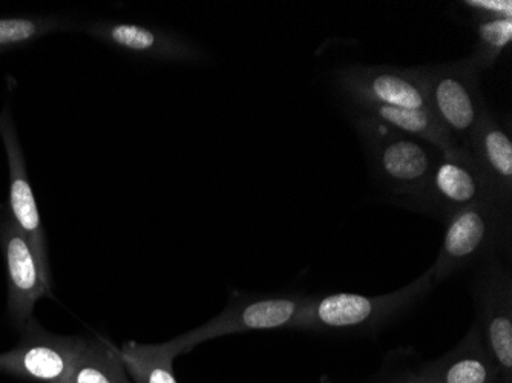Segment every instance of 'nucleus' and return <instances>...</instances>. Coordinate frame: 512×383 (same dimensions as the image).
I'll return each mask as SVG.
<instances>
[{
	"instance_id": "nucleus-3",
	"label": "nucleus",
	"mask_w": 512,
	"mask_h": 383,
	"mask_svg": "<svg viewBox=\"0 0 512 383\" xmlns=\"http://www.w3.org/2000/svg\"><path fill=\"white\" fill-rule=\"evenodd\" d=\"M428 109L456 143L467 146L486 108L480 74L470 60L417 66Z\"/></svg>"
},
{
	"instance_id": "nucleus-18",
	"label": "nucleus",
	"mask_w": 512,
	"mask_h": 383,
	"mask_svg": "<svg viewBox=\"0 0 512 383\" xmlns=\"http://www.w3.org/2000/svg\"><path fill=\"white\" fill-rule=\"evenodd\" d=\"M71 27L69 20L56 16L0 17V54L19 50L48 34Z\"/></svg>"
},
{
	"instance_id": "nucleus-4",
	"label": "nucleus",
	"mask_w": 512,
	"mask_h": 383,
	"mask_svg": "<svg viewBox=\"0 0 512 383\" xmlns=\"http://www.w3.org/2000/svg\"><path fill=\"white\" fill-rule=\"evenodd\" d=\"M439 256L431 267L434 285L488 258L511 230V209L497 203L465 207L445 220Z\"/></svg>"
},
{
	"instance_id": "nucleus-15",
	"label": "nucleus",
	"mask_w": 512,
	"mask_h": 383,
	"mask_svg": "<svg viewBox=\"0 0 512 383\" xmlns=\"http://www.w3.org/2000/svg\"><path fill=\"white\" fill-rule=\"evenodd\" d=\"M356 109L355 115L375 118L378 122L404 132L411 137L422 138L440 151L454 148L459 145L451 135L439 125L434 115L428 109L394 108L384 105H352Z\"/></svg>"
},
{
	"instance_id": "nucleus-11",
	"label": "nucleus",
	"mask_w": 512,
	"mask_h": 383,
	"mask_svg": "<svg viewBox=\"0 0 512 383\" xmlns=\"http://www.w3.org/2000/svg\"><path fill=\"white\" fill-rule=\"evenodd\" d=\"M0 138L7 152L10 171V217L17 229L28 239L42 264L46 275L51 276L50 256L46 247V235L40 220L39 207L34 198L33 187L28 177L27 161L17 137L10 109L0 112Z\"/></svg>"
},
{
	"instance_id": "nucleus-7",
	"label": "nucleus",
	"mask_w": 512,
	"mask_h": 383,
	"mask_svg": "<svg viewBox=\"0 0 512 383\" xmlns=\"http://www.w3.org/2000/svg\"><path fill=\"white\" fill-rule=\"evenodd\" d=\"M13 350L0 354V373L33 383H68L82 338L48 333L36 319Z\"/></svg>"
},
{
	"instance_id": "nucleus-13",
	"label": "nucleus",
	"mask_w": 512,
	"mask_h": 383,
	"mask_svg": "<svg viewBox=\"0 0 512 383\" xmlns=\"http://www.w3.org/2000/svg\"><path fill=\"white\" fill-rule=\"evenodd\" d=\"M497 201L512 209V140L488 109L467 143Z\"/></svg>"
},
{
	"instance_id": "nucleus-20",
	"label": "nucleus",
	"mask_w": 512,
	"mask_h": 383,
	"mask_svg": "<svg viewBox=\"0 0 512 383\" xmlns=\"http://www.w3.org/2000/svg\"><path fill=\"white\" fill-rule=\"evenodd\" d=\"M463 7L479 19H512L511 0H468Z\"/></svg>"
},
{
	"instance_id": "nucleus-1",
	"label": "nucleus",
	"mask_w": 512,
	"mask_h": 383,
	"mask_svg": "<svg viewBox=\"0 0 512 383\" xmlns=\"http://www.w3.org/2000/svg\"><path fill=\"white\" fill-rule=\"evenodd\" d=\"M355 128L373 175L396 203L424 189L442 155L439 148L364 115H355Z\"/></svg>"
},
{
	"instance_id": "nucleus-17",
	"label": "nucleus",
	"mask_w": 512,
	"mask_h": 383,
	"mask_svg": "<svg viewBox=\"0 0 512 383\" xmlns=\"http://www.w3.org/2000/svg\"><path fill=\"white\" fill-rule=\"evenodd\" d=\"M126 373L135 383H177L174 374L175 354L165 344L126 342L119 348Z\"/></svg>"
},
{
	"instance_id": "nucleus-21",
	"label": "nucleus",
	"mask_w": 512,
	"mask_h": 383,
	"mask_svg": "<svg viewBox=\"0 0 512 383\" xmlns=\"http://www.w3.org/2000/svg\"><path fill=\"white\" fill-rule=\"evenodd\" d=\"M390 383H436L430 379V377L425 376V374L417 373V374H408V376H401L398 379H394L393 382Z\"/></svg>"
},
{
	"instance_id": "nucleus-10",
	"label": "nucleus",
	"mask_w": 512,
	"mask_h": 383,
	"mask_svg": "<svg viewBox=\"0 0 512 383\" xmlns=\"http://www.w3.org/2000/svg\"><path fill=\"white\" fill-rule=\"evenodd\" d=\"M483 342L499 368L500 383H512V279L500 264L483 270L477 284Z\"/></svg>"
},
{
	"instance_id": "nucleus-14",
	"label": "nucleus",
	"mask_w": 512,
	"mask_h": 383,
	"mask_svg": "<svg viewBox=\"0 0 512 383\" xmlns=\"http://www.w3.org/2000/svg\"><path fill=\"white\" fill-rule=\"evenodd\" d=\"M421 373L436 383H500L499 368L477 324L453 350L425 365Z\"/></svg>"
},
{
	"instance_id": "nucleus-22",
	"label": "nucleus",
	"mask_w": 512,
	"mask_h": 383,
	"mask_svg": "<svg viewBox=\"0 0 512 383\" xmlns=\"http://www.w3.org/2000/svg\"><path fill=\"white\" fill-rule=\"evenodd\" d=\"M322 383H333V382H329V380H327V379H322Z\"/></svg>"
},
{
	"instance_id": "nucleus-8",
	"label": "nucleus",
	"mask_w": 512,
	"mask_h": 383,
	"mask_svg": "<svg viewBox=\"0 0 512 383\" xmlns=\"http://www.w3.org/2000/svg\"><path fill=\"white\" fill-rule=\"evenodd\" d=\"M0 247L7 264L8 315L16 327L23 328L33 318L37 302L53 296V282L11 217L0 221Z\"/></svg>"
},
{
	"instance_id": "nucleus-6",
	"label": "nucleus",
	"mask_w": 512,
	"mask_h": 383,
	"mask_svg": "<svg viewBox=\"0 0 512 383\" xmlns=\"http://www.w3.org/2000/svg\"><path fill=\"white\" fill-rule=\"evenodd\" d=\"M309 296H243L230 299L229 305L220 315L206 324L181 334L168 341L175 356L188 353L192 348L212 339L223 338L230 334L249 333V331L295 330L296 321L301 315Z\"/></svg>"
},
{
	"instance_id": "nucleus-12",
	"label": "nucleus",
	"mask_w": 512,
	"mask_h": 383,
	"mask_svg": "<svg viewBox=\"0 0 512 383\" xmlns=\"http://www.w3.org/2000/svg\"><path fill=\"white\" fill-rule=\"evenodd\" d=\"M85 31L114 50L138 59L188 63L198 62L203 56L197 46L183 37L140 23L94 20L86 25Z\"/></svg>"
},
{
	"instance_id": "nucleus-9",
	"label": "nucleus",
	"mask_w": 512,
	"mask_h": 383,
	"mask_svg": "<svg viewBox=\"0 0 512 383\" xmlns=\"http://www.w3.org/2000/svg\"><path fill=\"white\" fill-rule=\"evenodd\" d=\"M336 82L350 105L428 109L417 68L355 65L339 71Z\"/></svg>"
},
{
	"instance_id": "nucleus-2",
	"label": "nucleus",
	"mask_w": 512,
	"mask_h": 383,
	"mask_svg": "<svg viewBox=\"0 0 512 383\" xmlns=\"http://www.w3.org/2000/svg\"><path fill=\"white\" fill-rule=\"evenodd\" d=\"M433 287V275L428 270L416 281L387 295L333 293L318 298L309 296L296 321L295 330L336 333L375 330L401 316Z\"/></svg>"
},
{
	"instance_id": "nucleus-5",
	"label": "nucleus",
	"mask_w": 512,
	"mask_h": 383,
	"mask_svg": "<svg viewBox=\"0 0 512 383\" xmlns=\"http://www.w3.org/2000/svg\"><path fill=\"white\" fill-rule=\"evenodd\" d=\"M480 203L500 204L468 146L456 145L442 151L424 189L399 204L445 221Z\"/></svg>"
},
{
	"instance_id": "nucleus-19",
	"label": "nucleus",
	"mask_w": 512,
	"mask_h": 383,
	"mask_svg": "<svg viewBox=\"0 0 512 383\" xmlns=\"http://www.w3.org/2000/svg\"><path fill=\"white\" fill-rule=\"evenodd\" d=\"M477 42L468 57L477 73L482 74L496 65L512 42V19H479L474 17Z\"/></svg>"
},
{
	"instance_id": "nucleus-16",
	"label": "nucleus",
	"mask_w": 512,
	"mask_h": 383,
	"mask_svg": "<svg viewBox=\"0 0 512 383\" xmlns=\"http://www.w3.org/2000/svg\"><path fill=\"white\" fill-rule=\"evenodd\" d=\"M68 383H131L119 348L105 338H82Z\"/></svg>"
}]
</instances>
